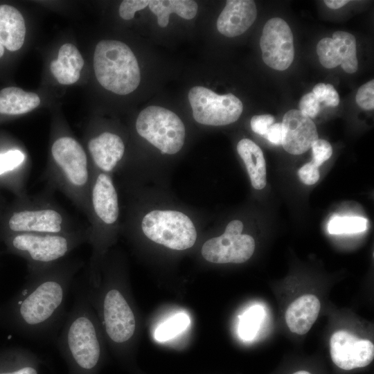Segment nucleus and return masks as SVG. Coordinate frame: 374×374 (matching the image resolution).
<instances>
[{
    "label": "nucleus",
    "instance_id": "1",
    "mask_svg": "<svg viewBox=\"0 0 374 374\" xmlns=\"http://www.w3.org/2000/svg\"><path fill=\"white\" fill-rule=\"evenodd\" d=\"M84 262L65 258L28 275L13 310L18 328L35 340L55 339L62 326L66 296L75 274Z\"/></svg>",
    "mask_w": 374,
    "mask_h": 374
},
{
    "label": "nucleus",
    "instance_id": "2",
    "mask_svg": "<svg viewBox=\"0 0 374 374\" xmlns=\"http://www.w3.org/2000/svg\"><path fill=\"white\" fill-rule=\"evenodd\" d=\"M55 343L66 363L68 374L97 373L103 358V342L84 285L80 283Z\"/></svg>",
    "mask_w": 374,
    "mask_h": 374
},
{
    "label": "nucleus",
    "instance_id": "3",
    "mask_svg": "<svg viewBox=\"0 0 374 374\" xmlns=\"http://www.w3.org/2000/svg\"><path fill=\"white\" fill-rule=\"evenodd\" d=\"M44 177L46 188L62 192L87 216L92 170L86 151L75 138L62 135L53 141Z\"/></svg>",
    "mask_w": 374,
    "mask_h": 374
},
{
    "label": "nucleus",
    "instance_id": "4",
    "mask_svg": "<svg viewBox=\"0 0 374 374\" xmlns=\"http://www.w3.org/2000/svg\"><path fill=\"white\" fill-rule=\"evenodd\" d=\"M53 193L46 188L37 195L20 196L17 205L5 220V229L10 235L23 233H68L84 227L77 225L54 200Z\"/></svg>",
    "mask_w": 374,
    "mask_h": 374
},
{
    "label": "nucleus",
    "instance_id": "5",
    "mask_svg": "<svg viewBox=\"0 0 374 374\" xmlns=\"http://www.w3.org/2000/svg\"><path fill=\"white\" fill-rule=\"evenodd\" d=\"M119 217L118 197L109 174L92 170L89 208L87 218L88 242L93 247L89 268V284L99 285L98 264L105 245V229L115 226Z\"/></svg>",
    "mask_w": 374,
    "mask_h": 374
},
{
    "label": "nucleus",
    "instance_id": "6",
    "mask_svg": "<svg viewBox=\"0 0 374 374\" xmlns=\"http://www.w3.org/2000/svg\"><path fill=\"white\" fill-rule=\"evenodd\" d=\"M88 227L68 233H23L10 236L12 251L24 257L28 274L46 269L63 259L75 249L88 242Z\"/></svg>",
    "mask_w": 374,
    "mask_h": 374
},
{
    "label": "nucleus",
    "instance_id": "7",
    "mask_svg": "<svg viewBox=\"0 0 374 374\" xmlns=\"http://www.w3.org/2000/svg\"><path fill=\"white\" fill-rule=\"evenodd\" d=\"M93 69L99 84L118 95L134 91L141 81L138 61L130 48L117 40H101L93 54Z\"/></svg>",
    "mask_w": 374,
    "mask_h": 374
},
{
    "label": "nucleus",
    "instance_id": "8",
    "mask_svg": "<svg viewBox=\"0 0 374 374\" xmlns=\"http://www.w3.org/2000/svg\"><path fill=\"white\" fill-rule=\"evenodd\" d=\"M104 287L99 290L84 285L86 296L90 305L98 310L109 341L115 345L126 344L135 333L134 313L121 289L109 285Z\"/></svg>",
    "mask_w": 374,
    "mask_h": 374
},
{
    "label": "nucleus",
    "instance_id": "9",
    "mask_svg": "<svg viewBox=\"0 0 374 374\" xmlns=\"http://www.w3.org/2000/svg\"><path fill=\"white\" fill-rule=\"evenodd\" d=\"M137 133L162 154H174L184 145L185 126L173 112L159 106L143 109L136 121Z\"/></svg>",
    "mask_w": 374,
    "mask_h": 374
},
{
    "label": "nucleus",
    "instance_id": "10",
    "mask_svg": "<svg viewBox=\"0 0 374 374\" xmlns=\"http://www.w3.org/2000/svg\"><path fill=\"white\" fill-rule=\"evenodd\" d=\"M141 229L152 241L175 250L189 249L197 239V231L191 220L177 211H150L143 217Z\"/></svg>",
    "mask_w": 374,
    "mask_h": 374
},
{
    "label": "nucleus",
    "instance_id": "11",
    "mask_svg": "<svg viewBox=\"0 0 374 374\" xmlns=\"http://www.w3.org/2000/svg\"><path fill=\"white\" fill-rule=\"evenodd\" d=\"M188 98L194 119L206 125L233 123L240 118L243 111L242 103L233 94L218 95L202 86L192 87Z\"/></svg>",
    "mask_w": 374,
    "mask_h": 374
},
{
    "label": "nucleus",
    "instance_id": "12",
    "mask_svg": "<svg viewBox=\"0 0 374 374\" xmlns=\"http://www.w3.org/2000/svg\"><path fill=\"white\" fill-rule=\"evenodd\" d=\"M243 224L238 220L231 221L224 233L205 242L202 255L213 263H242L249 260L255 249L254 239L242 234Z\"/></svg>",
    "mask_w": 374,
    "mask_h": 374
},
{
    "label": "nucleus",
    "instance_id": "13",
    "mask_svg": "<svg viewBox=\"0 0 374 374\" xmlns=\"http://www.w3.org/2000/svg\"><path fill=\"white\" fill-rule=\"evenodd\" d=\"M260 46L263 62L273 69L284 71L294 60L293 34L287 23L281 18H272L266 22Z\"/></svg>",
    "mask_w": 374,
    "mask_h": 374
},
{
    "label": "nucleus",
    "instance_id": "14",
    "mask_svg": "<svg viewBox=\"0 0 374 374\" xmlns=\"http://www.w3.org/2000/svg\"><path fill=\"white\" fill-rule=\"evenodd\" d=\"M330 347L332 362L344 370L368 366L374 357V345L371 341L346 330H338L332 335Z\"/></svg>",
    "mask_w": 374,
    "mask_h": 374
},
{
    "label": "nucleus",
    "instance_id": "15",
    "mask_svg": "<svg viewBox=\"0 0 374 374\" xmlns=\"http://www.w3.org/2000/svg\"><path fill=\"white\" fill-rule=\"evenodd\" d=\"M281 125L282 145L290 154H303L319 139L314 123L299 109H293L287 112Z\"/></svg>",
    "mask_w": 374,
    "mask_h": 374
},
{
    "label": "nucleus",
    "instance_id": "16",
    "mask_svg": "<svg viewBox=\"0 0 374 374\" xmlns=\"http://www.w3.org/2000/svg\"><path fill=\"white\" fill-rule=\"evenodd\" d=\"M92 170L109 174L121 161L125 143L118 134L105 131L92 136L87 143Z\"/></svg>",
    "mask_w": 374,
    "mask_h": 374
},
{
    "label": "nucleus",
    "instance_id": "17",
    "mask_svg": "<svg viewBox=\"0 0 374 374\" xmlns=\"http://www.w3.org/2000/svg\"><path fill=\"white\" fill-rule=\"evenodd\" d=\"M256 16L253 1L228 0L217 18V30L229 37L240 35L253 24Z\"/></svg>",
    "mask_w": 374,
    "mask_h": 374
},
{
    "label": "nucleus",
    "instance_id": "18",
    "mask_svg": "<svg viewBox=\"0 0 374 374\" xmlns=\"http://www.w3.org/2000/svg\"><path fill=\"white\" fill-rule=\"evenodd\" d=\"M25 35V21L21 12L10 5H0V57L4 47L10 51L20 49Z\"/></svg>",
    "mask_w": 374,
    "mask_h": 374
},
{
    "label": "nucleus",
    "instance_id": "19",
    "mask_svg": "<svg viewBox=\"0 0 374 374\" xmlns=\"http://www.w3.org/2000/svg\"><path fill=\"white\" fill-rule=\"evenodd\" d=\"M321 309L319 299L314 294H304L292 302L285 312V321L291 332L307 333L317 320Z\"/></svg>",
    "mask_w": 374,
    "mask_h": 374
},
{
    "label": "nucleus",
    "instance_id": "20",
    "mask_svg": "<svg viewBox=\"0 0 374 374\" xmlns=\"http://www.w3.org/2000/svg\"><path fill=\"white\" fill-rule=\"evenodd\" d=\"M84 62L78 49L71 43L63 44L59 49L57 59L50 65L52 75L61 84H72L80 77Z\"/></svg>",
    "mask_w": 374,
    "mask_h": 374
},
{
    "label": "nucleus",
    "instance_id": "21",
    "mask_svg": "<svg viewBox=\"0 0 374 374\" xmlns=\"http://www.w3.org/2000/svg\"><path fill=\"white\" fill-rule=\"evenodd\" d=\"M320 63L326 69H333L347 62L353 56L350 40L343 34L334 33L332 37H324L317 45Z\"/></svg>",
    "mask_w": 374,
    "mask_h": 374
},
{
    "label": "nucleus",
    "instance_id": "22",
    "mask_svg": "<svg viewBox=\"0 0 374 374\" xmlns=\"http://www.w3.org/2000/svg\"><path fill=\"white\" fill-rule=\"evenodd\" d=\"M237 151L244 161L252 186L261 190L266 186V163L260 148L249 139L240 140Z\"/></svg>",
    "mask_w": 374,
    "mask_h": 374
},
{
    "label": "nucleus",
    "instance_id": "23",
    "mask_svg": "<svg viewBox=\"0 0 374 374\" xmlns=\"http://www.w3.org/2000/svg\"><path fill=\"white\" fill-rule=\"evenodd\" d=\"M40 98L33 92L16 87H6L0 91V114L19 115L37 108Z\"/></svg>",
    "mask_w": 374,
    "mask_h": 374
},
{
    "label": "nucleus",
    "instance_id": "24",
    "mask_svg": "<svg viewBox=\"0 0 374 374\" xmlns=\"http://www.w3.org/2000/svg\"><path fill=\"white\" fill-rule=\"evenodd\" d=\"M148 6L157 17V23L161 28L168 26L171 13L175 12L185 19H191L195 17L198 9L196 1L192 0H151Z\"/></svg>",
    "mask_w": 374,
    "mask_h": 374
},
{
    "label": "nucleus",
    "instance_id": "25",
    "mask_svg": "<svg viewBox=\"0 0 374 374\" xmlns=\"http://www.w3.org/2000/svg\"><path fill=\"white\" fill-rule=\"evenodd\" d=\"M0 362V374H39L42 361L30 350L13 352Z\"/></svg>",
    "mask_w": 374,
    "mask_h": 374
},
{
    "label": "nucleus",
    "instance_id": "26",
    "mask_svg": "<svg viewBox=\"0 0 374 374\" xmlns=\"http://www.w3.org/2000/svg\"><path fill=\"white\" fill-rule=\"evenodd\" d=\"M26 154L19 149L0 152V177L15 174L25 184V178L30 169L28 168Z\"/></svg>",
    "mask_w": 374,
    "mask_h": 374
},
{
    "label": "nucleus",
    "instance_id": "27",
    "mask_svg": "<svg viewBox=\"0 0 374 374\" xmlns=\"http://www.w3.org/2000/svg\"><path fill=\"white\" fill-rule=\"evenodd\" d=\"M190 324L189 317L178 313L159 325L154 331V338L158 341H166L185 330Z\"/></svg>",
    "mask_w": 374,
    "mask_h": 374
},
{
    "label": "nucleus",
    "instance_id": "28",
    "mask_svg": "<svg viewBox=\"0 0 374 374\" xmlns=\"http://www.w3.org/2000/svg\"><path fill=\"white\" fill-rule=\"evenodd\" d=\"M367 229V220L357 216H333L328 224L331 234L355 233Z\"/></svg>",
    "mask_w": 374,
    "mask_h": 374
},
{
    "label": "nucleus",
    "instance_id": "29",
    "mask_svg": "<svg viewBox=\"0 0 374 374\" xmlns=\"http://www.w3.org/2000/svg\"><path fill=\"white\" fill-rule=\"evenodd\" d=\"M262 317V309L260 306H253L249 309L242 317L239 325V335L249 340L256 335Z\"/></svg>",
    "mask_w": 374,
    "mask_h": 374
},
{
    "label": "nucleus",
    "instance_id": "30",
    "mask_svg": "<svg viewBox=\"0 0 374 374\" xmlns=\"http://www.w3.org/2000/svg\"><path fill=\"white\" fill-rule=\"evenodd\" d=\"M357 104L362 109L371 110L374 108V80H371L362 85L356 94Z\"/></svg>",
    "mask_w": 374,
    "mask_h": 374
},
{
    "label": "nucleus",
    "instance_id": "31",
    "mask_svg": "<svg viewBox=\"0 0 374 374\" xmlns=\"http://www.w3.org/2000/svg\"><path fill=\"white\" fill-rule=\"evenodd\" d=\"M312 161L317 167L327 161L332 154L331 145L326 140L317 139L311 146Z\"/></svg>",
    "mask_w": 374,
    "mask_h": 374
},
{
    "label": "nucleus",
    "instance_id": "32",
    "mask_svg": "<svg viewBox=\"0 0 374 374\" xmlns=\"http://www.w3.org/2000/svg\"><path fill=\"white\" fill-rule=\"evenodd\" d=\"M148 0H124L119 6V15L125 20L134 18L135 12L148 6Z\"/></svg>",
    "mask_w": 374,
    "mask_h": 374
},
{
    "label": "nucleus",
    "instance_id": "33",
    "mask_svg": "<svg viewBox=\"0 0 374 374\" xmlns=\"http://www.w3.org/2000/svg\"><path fill=\"white\" fill-rule=\"evenodd\" d=\"M299 107V110L309 118H314L320 110V102L312 92H310L301 98Z\"/></svg>",
    "mask_w": 374,
    "mask_h": 374
},
{
    "label": "nucleus",
    "instance_id": "34",
    "mask_svg": "<svg viewBox=\"0 0 374 374\" xmlns=\"http://www.w3.org/2000/svg\"><path fill=\"white\" fill-rule=\"evenodd\" d=\"M274 121V118L270 114L255 115L251 118L250 125L255 133L264 136Z\"/></svg>",
    "mask_w": 374,
    "mask_h": 374
},
{
    "label": "nucleus",
    "instance_id": "35",
    "mask_svg": "<svg viewBox=\"0 0 374 374\" xmlns=\"http://www.w3.org/2000/svg\"><path fill=\"white\" fill-rule=\"evenodd\" d=\"M298 174L302 182L307 185L314 184L319 179V167L312 161L303 165Z\"/></svg>",
    "mask_w": 374,
    "mask_h": 374
},
{
    "label": "nucleus",
    "instance_id": "36",
    "mask_svg": "<svg viewBox=\"0 0 374 374\" xmlns=\"http://www.w3.org/2000/svg\"><path fill=\"white\" fill-rule=\"evenodd\" d=\"M269 142L275 145L282 144V125L280 123L272 124L264 136Z\"/></svg>",
    "mask_w": 374,
    "mask_h": 374
},
{
    "label": "nucleus",
    "instance_id": "37",
    "mask_svg": "<svg viewBox=\"0 0 374 374\" xmlns=\"http://www.w3.org/2000/svg\"><path fill=\"white\" fill-rule=\"evenodd\" d=\"M326 89L323 96V102L331 107L337 106L339 103V96L332 84H326Z\"/></svg>",
    "mask_w": 374,
    "mask_h": 374
},
{
    "label": "nucleus",
    "instance_id": "38",
    "mask_svg": "<svg viewBox=\"0 0 374 374\" xmlns=\"http://www.w3.org/2000/svg\"><path fill=\"white\" fill-rule=\"evenodd\" d=\"M326 86L324 83L317 84L312 90V93L317 97L320 103L323 102V96L326 92Z\"/></svg>",
    "mask_w": 374,
    "mask_h": 374
},
{
    "label": "nucleus",
    "instance_id": "39",
    "mask_svg": "<svg viewBox=\"0 0 374 374\" xmlns=\"http://www.w3.org/2000/svg\"><path fill=\"white\" fill-rule=\"evenodd\" d=\"M349 2L348 0H325V4L331 9H338Z\"/></svg>",
    "mask_w": 374,
    "mask_h": 374
},
{
    "label": "nucleus",
    "instance_id": "40",
    "mask_svg": "<svg viewBox=\"0 0 374 374\" xmlns=\"http://www.w3.org/2000/svg\"><path fill=\"white\" fill-rule=\"evenodd\" d=\"M293 374H311V373L306 371H299L294 373Z\"/></svg>",
    "mask_w": 374,
    "mask_h": 374
}]
</instances>
